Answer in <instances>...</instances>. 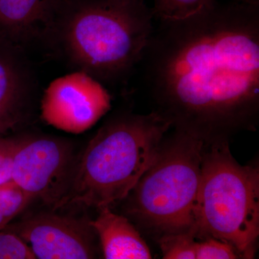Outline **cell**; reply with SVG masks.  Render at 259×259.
I'll return each mask as SVG.
<instances>
[{"mask_svg":"<svg viewBox=\"0 0 259 259\" xmlns=\"http://www.w3.org/2000/svg\"><path fill=\"white\" fill-rule=\"evenodd\" d=\"M218 0H153V15L159 20H183L208 9Z\"/></svg>","mask_w":259,"mask_h":259,"instance_id":"8fae6325","label":"cell"},{"mask_svg":"<svg viewBox=\"0 0 259 259\" xmlns=\"http://www.w3.org/2000/svg\"><path fill=\"white\" fill-rule=\"evenodd\" d=\"M74 162L71 146L64 141L51 137L21 139L12 181L32 199L59 209Z\"/></svg>","mask_w":259,"mask_h":259,"instance_id":"8992f818","label":"cell"},{"mask_svg":"<svg viewBox=\"0 0 259 259\" xmlns=\"http://www.w3.org/2000/svg\"><path fill=\"white\" fill-rule=\"evenodd\" d=\"M107 259H148L151 251L139 232L127 218L109 207L100 209L95 221H90Z\"/></svg>","mask_w":259,"mask_h":259,"instance_id":"30bf717a","label":"cell"},{"mask_svg":"<svg viewBox=\"0 0 259 259\" xmlns=\"http://www.w3.org/2000/svg\"><path fill=\"white\" fill-rule=\"evenodd\" d=\"M21 139L0 137V185L12 180L13 163Z\"/></svg>","mask_w":259,"mask_h":259,"instance_id":"2e32d148","label":"cell"},{"mask_svg":"<svg viewBox=\"0 0 259 259\" xmlns=\"http://www.w3.org/2000/svg\"><path fill=\"white\" fill-rule=\"evenodd\" d=\"M171 126L156 111L121 116L102 126L75 161L59 208H110L126 199L156 160Z\"/></svg>","mask_w":259,"mask_h":259,"instance_id":"3957f363","label":"cell"},{"mask_svg":"<svg viewBox=\"0 0 259 259\" xmlns=\"http://www.w3.org/2000/svg\"><path fill=\"white\" fill-rule=\"evenodd\" d=\"M153 17L144 0H61L46 35L79 71L111 81L142 60Z\"/></svg>","mask_w":259,"mask_h":259,"instance_id":"7a4b0ae2","label":"cell"},{"mask_svg":"<svg viewBox=\"0 0 259 259\" xmlns=\"http://www.w3.org/2000/svg\"><path fill=\"white\" fill-rule=\"evenodd\" d=\"M146 82L161 114L206 141L254 128L259 112V4L216 2L160 20L144 52Z\"/></svg>","mask_w":259,"mask_h":259,"instance_id":"6da1fadb","label":"cell"},{"mask_svg":"<svg viewBox=\"0 0 259 259\" xmlns=\"http://www.w3.org/2000/svg\"><path fill=\"white\" fill-rule=\"evenodd\" d=\"M240 257L233 245L221 240L206 238L196 243V259H235Z\"/></svg>","mask_w":259,"mask_h":259,"instance_id":"9a60e30c","label":"cell"},{"mask_svg":"<svg viewBox=\"0 0 259 259\" xmlns=\"http://www.w3.org/2000/svg\"><path fill=\"white\" fill-rule=\"evenodd\" d=\"M31 248L10 230L0 231V259H35Z\"/></svg>","mask_w":259,"mask_h":259,"instance_id":"5bb4252c","label":"cell"},{"mask_svg":"<svg viewBox=\"0 0 259 259\" xmlns=\"http://www.w3.org/2000/svg\"><path fill=\"white\" fill-rule=\"evenodd\" d=\"M61 0H0V37L10 42L47 34Z\"/></svg>","mask_w":259,"mask_h":259,"instance_id":"9c48e42d","label":"cell"},{"mask_svg":"<svg viewBox=\"0 0 259 259\" xmlns=\"http://www.w3.org/2000/svg\"><path fill=\"white\" fill-rule=\"evenodd\" d=\"M6 229L18 235L39 259L96 257L95 233L90 221L52 212L30 214Z\"/></svg>","mask_w":259,"mask_h":259,"instance_id":"ba28073f","label":"cell"},{"mask_svg":"<svg viewBox=\"0 0 259 259\" xmlns=\"http://www.w3.org/2000/svg\"><path fill=\"white\" fill-rule=\"evenodd\" d=\"M204 148L197 209L196 238H214L252 258L259 235L258 168L241 166L226 139Z\"/></svg>","mask_w":259,"mask_h":259,"instance_id":"5b68a950","label":"cell"},{"mask_svg":"<svg viewBox=\"0 0 259 259\" xmlns=\"http://www.w3.org/2000/svg\"><path fill=\"white\" fill-rule=\"evenodd\" d=\"M110 95L98 80L79 71L49 85L42 100V117L56 128L81 134L110 110Z\"/></svg>","mask_w":259,"mask_h":259,"instance_id":"52a82bcc","label":"cell"},{"mask_svg":"<svg viewBox=\"0 0 259 259\" xmlns=\"http://www.w3.org/2000/svg\"><path fill=\"white\" fill-rule=\"evenodd\" d=\"M32 200L12 180L0 185V231L10 224Z\"/></svg>","mask_w":259,"mask_h":259,"instance_id":"7c38bea8","label":"cell"},{"mask_svg":"<svg viewBox=\"0 0 259 259\" xmlns=\"http://www.w3.org/2000/svg\"><path fill=\"white\" fill-rule=\"evenodd\" d=\"M243 1L248 2V3H253V4H259V0H243Z\"/></svg>","mask_w":259,"mask_h":259,"instance_id":"e0dca14e","label":"cell"},{"mask_svg":"<svg viewBox=\"0 0 259 259\" xmlns=\"http://www.w3.org/2000/svg\"><path fill=\"white\" fill-rule=\"evenodd\" d=\"M177 130L130 192L127 212L162 236L187 233L196 238L197 209L207 141ZM126 197V198H127Z\"/></svg>","mask_w":259,"mask_h":259,"instance_id":"277c9868","label":"cell"},{"mask_svg":"<svg viewBox=\"0 0 259 259\" xmlns=\"http://www.w3.org/2000/svg\"><path fill=\"white\" fill-rule=\"evenodd\" d=\"M163 258L196 259L195 238L187 233H176L161 237L159 241Z\"/></svg>","mask_w":259,"mask_h":259,"instance_id":"4fadbf2b","label":"cell"}]
</instances>
